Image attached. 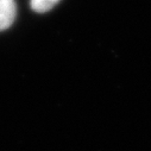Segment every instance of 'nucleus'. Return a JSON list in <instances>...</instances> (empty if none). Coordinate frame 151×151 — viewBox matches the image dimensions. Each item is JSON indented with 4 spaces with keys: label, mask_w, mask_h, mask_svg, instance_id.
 Segmentation results:
<instances>
[{
    "label": "nucleus",
    "mask_w": 151,
    "mask_h": 151,
    "mask_svg": "<svg viewBox=\"0 0 151 151\" xmlns=\"http://www.w3.org/2000/svg\"><path fill=\"white\" fill-rule=\"evenodd\" d=\"M16 13L14 0H0V31L9 29L13 24Z\"/></svg>",
    "instance_id": "nucleus-1"
},
{
    "label": "nucleus",
    "mask_w": 151,
    "mask_h": 151,
    "mask_svg": "<svg viewBox=\"0 0 151 151\" xmlns=\"http://www.w3.org/2000/svg\"><path fill=\"white\" fill-rule=\"evenodd\" d=\"M61 0H31V9L37 13H45L52 10Z\"/></svg>",
    "instance_id": "nucleus-2"
}]
</instances>
